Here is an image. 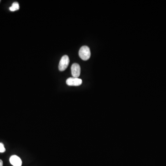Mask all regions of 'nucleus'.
<instances>
[{
  "label": "nucleus",
  "instance_id": "3",
  "mask_svg": "<svg viewBox=\"0 0 166 166\" xmlns=\"http://www.w3.org/2000/svg\"><path fill=\"white\" fill-rule=\"evenodd\" d=\"M66 83L69 86H80L82 83V80L77 78H69L67 80Z\"/></svg>",
  "mask_w": 166,
  "mask_h": 166
},
{
  "label": "nucleus",
  "instance_id": "7",
  "mask_svg": "<svg viewBox=\"0 0 166 166\" xmlns=\"http://www.w3.org/2000/svg\"><path fill=\"white\" fill-rule=\"evenodd\" d=\"M6 149L3 143H0V152L3 153L5 151Z\"/></svg>",
  "mask_w": 166,
  "mask_h": 166
},
{
  "label": "nucleus",
  "instance_id": "8",
  "mask_svg": "<svg viewBox=\"0 0 166 166\" xmlns=\"http://www.w3.org/2000/svg\"><path fill=\"white\" fill-rule=\"evenodd\" d=\"M0 166H3V162H2V160L0 159Z\"/></svg>",
  "mask_w": 166,
  "mask_h": 166
},
{
  "label": "nucleus",
  "instance_id": "9",
  "mask_svg": "<svg viewBox=\"0 0 166 166\" xmlns=\"http://www.w3.org/2000/svg\"><path fill=\"white\" fill-rule=\"evenodd\" d=\"M1 0H0V2H1Z\"/></svg>",
  "mask_w": 166,
  "mask_h": 166
},
{
  "label": "nucleus",
  "instance_id": "5",
  "mask_svg": "<svg viewBox=\"0 0 166 166\" xmlns=\"http://www.w3.org/2000/svg\"><path fill=\"white\" fill-rule=\"evenodd\" d=\"M10 162L13 166H21L22 162L20 158L16 155H13L10 157Z\"/></svg>",
  "mask_w": 166,
  "mask_h": 166
},
{
  "label": "nucleus",
  "instance_id": "2",
  "mask_svg": "<svg viewBox=\"0 0 166 166\" xmlns=\"http://www.w3.org/2000/svg\"><path fill=\"white\" fill-rule=\"evenodd\" d=\"M70 60L67 55H65L61 58L59 65V69L60 71H64L68 67Z\"/></svg>",
  "mask_w": 166,
  "mask_h": 166
},
{
  "label": "nucleus",
  "instance_id": "6",
  "mask_svg": "<svg viewBox=\"0 0 166 166\" xmlns=\"http://www.w3.org/2000/svg\"><path fill=\"white\" fill-rule=\"evenodd\" d=\"M20 8L19 3L17 2H15L12 3V5L10 7V10L11 11L14 12L18 10Z\"/></svg>",
  "mask_w": 166,
  "mask_h": 166
},
{
  "label": "nucleus",
  "instance_id": "1",
  "mask_svg": "<svg viewBox=\"0 0 166 166\" xmlns=\"http://www.w3.org/2000/svg\"><path fill=\"white\" fill-rule=\"evenodd\" d=\"M78 54L82 60L87 61L90 59L91 56L90 48L87 46H83L80 49Z\"/></svg>",
  "mask_w": 166,
  "mask_h": 166
},
{
  "label": "nucleus",
  "instance_id": "4",
  "mask_svg": "<svg viewBox=\"0 0 166 166\" xmlns=\"http://www.w3.org/2000/svg\"><path fill=\"white\" fill-rule=\"evenodd\" d=\"M72 74L73 77L77 78L80 76L81 72V68L80 65L77 63H74L71 67Z\"/></svg>",
  "mask_w": 166,
  "mask_h": 166
}]
</instances>
